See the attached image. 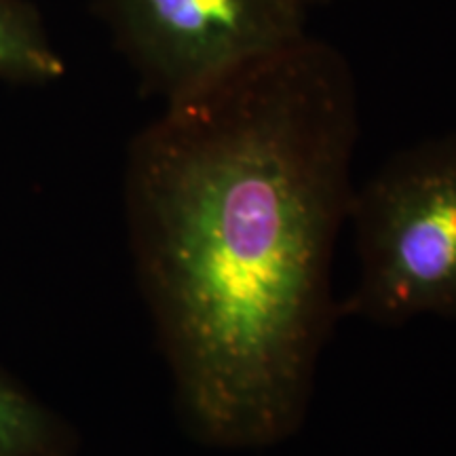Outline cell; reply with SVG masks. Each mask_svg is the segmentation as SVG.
Returning <instances> with one entry per match:
<instances>
[{
    "label": "cell",
    "instance_id": "cell-1",
    "mask_svg": "<svg viewBox=\"0 0 456 456\" xmlns=\"http://www.w3.org/2000/svg\"><path fill=\"white\" fill-rule=\"evenodd\" d=\"M357 142L355 74L313 34L169 102L131 142L135 275L201 446L271 448L305 425L340 319L332 262Z\"/></svg>",
    "mask_w": 456,
    "mask_h": 456
},
{
    "label": "cell",
    "instance_id": "cell-2",
    "mask_svg": "<svg viewBox=\"0 0 456 456\" xmlns=\"http://www.w3.org/2000/svg\"><path fill=\"white\" fill-rule=\"evenodd\" d=\"M357 283L340 317L456 319V131L402 148L355 188Z\"/></svg>",
    "mask_w": 456,
    "mask_h": 456
},
{
    "label": "cell",
    "instance_id": "cell-6",
    "mask_svg": "<svg viewBox=\"0 0 456 456\" xmlns=\"http://www.w3.org/2000/svg\"><path fill=\"white\" fill-rule=\"evenodd\" d=\"M311 3V7H317V4H323V3H328V0H309Z\"/></svg>",
    "mask_w": 456,
    "mask_h": 456
},
{
    "label": "cell",
    "instance_id": "cell-5",
    "mask_svg": "<svg viewBox=\"0 0 456 456\" xmlns=\"http://www.w3.org/2000/svg\"><path fill=\"white\" fill-rule=\"evenodd\" d=\"M66 74L43 15L30 0H0V81L49 85Z\"/></svg>",
    "mask_w": 456,
    "mask_h": 456
},
{
    "label": "cell",
    "instance_id": "cell-4",
    "mask_svg": "<svg viewBox=\"0 0 456 456\" xmlns=\"http://www.w3.org/2000/svg\"><path fill=\"white\" fill-rule=\"evenodd\" d=\"M72 425L0 366V456H74Z\"/></svg>",
    "mask_w": 456,
    "mask_h": 456
},
{
    "label": "cell",
    "instance_id": "cell-3",
    "mask_svg": "<svg viewBox=\"0 0 456 456\" xmlns=\"http://www.w3.org/2000/svg\"><path fill=\"white\" fill-rule=\"evenodd\" d=\"M309 0H98L114 47L163 104L309 34Z\"/></svg>",
    "mask_w": 456,
    "mask_h": 456
}]
</instances>
